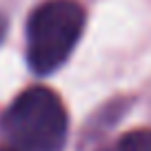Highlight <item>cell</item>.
Instances as JSON below:
<instances>
[{
	"label": "cell",
	"instance_id": "obj_1",
	"mask_svg": "<svg viewBox=\"0 0 151 151\" xmlns=\"http://www.w3.org/2000/svg\"><path fill=\"white\" fill-rule=\"evenodd\" d=\"M0 129L14 151H62L69 116L56 91L31 87L7 107Z\"/></svg>",
	"mask_w": 151,
	"mask_h": 151
},
{
	"label": "cell",
	"instance_id": "obj_2",
	"mask_svg": "<svg viewBox=\"0 0 151 151\" xmlns=\"http://www.w3.org/2000/svg\"><path fill=\"white\" fill-rule=\"evenodd\" d=\"M85 7L76 0H47L27 20V62L49 76L69 60L85 31Z\"/></svg>",
	"mask_w": 151,
	"mask_h": 151
},
{
	"label": "cell",
	"instance_id": "obj_3",
	"mask_svg": "<svg viewBox=\"0 0 151 151\" xmlns=\"http://www.w3.org/2000/svg\"><path fill=\"white\" fill-rule=\"evenodd\" d=\"M116 151H151V129H133L124 133Z\"/></svg>",
	"mask_w": 151,
	"mask_h": 151
},
{
	"label": "cell",
	"instance_id": "obj_4",
	"mask_svg": "<svg viewBox=\"0 0 151 151\" xmlns=\"http://www.w3.org/2000/svg\"><path fill=\"white\" fill-rule=\"evenodd\" d=\"M7 24H9V22H7V18L0 14V42H2V40H5V36H7Z\"/></svg>",
	"mask_w": 151,
	"mask_h": 151
},
{
	"label": "cell",
	"instance_id": "obj_5",
	"mask_svg": "<svg viewBox=\"0 0 151 151\" xmlns=\"http://www.w3.org/2000/svg\"><path fill=\"white\" fill-rule=\"evenodd\" d=\"M0 151H14V149H11V147H2Z\"/></svg>",
	"mask_w": 151,
	"mask_h": 151
},
{
	"label": "cell",
	"instance_id": "obj_6",
	"mask_svg": "<svg viewBox=\"0 0 151 151\" xmlns=\"http://www.w3.org/2000/svg\"><path fill=\"white\" fill-rule=\"evenodd\" d=\"M107 151H109V149H107Z\"/></svg>",
	"mask_w": 151,
	"mask_h": 151
}]
</instances>
